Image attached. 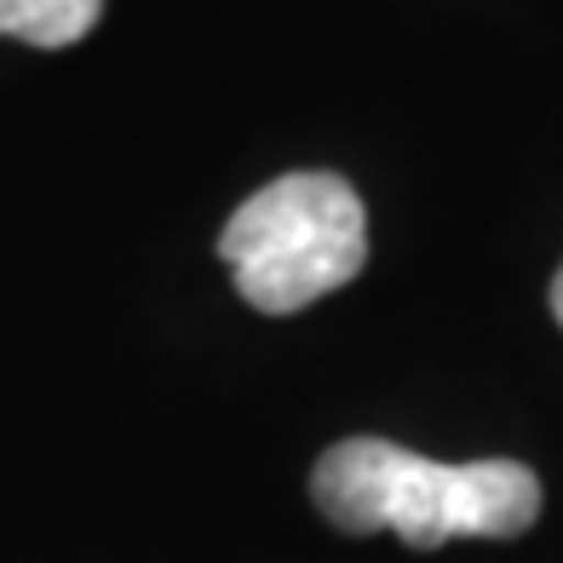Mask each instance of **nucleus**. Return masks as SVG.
Returning <instances> with one entry per match:
<instances>
[{"label":"nucleus","mask_w":563,"mask_h":563,"mask_svg":"<svg viewBox=\"0 0 563 563\" xmlns=\"http://www.w3.org/2000/svg\"><path fill=\"white\" fill-rule=\"evenodd\" d=\"M219 260L253 311L294 317L368 265L363 196L340 173H282L230 213Z\"/></svg>","instance_id":"f03ea898"},{"label":"nucleus","mask_w":563,"mask_h":563,"mask_svg":"<svg viewBox=\"0 0 563 563\" xmlns=\"http://www.w3.org/2000/svg\"><path fill=\"white\" fill-rule=\"evenodd\" d=\"M311 500L345 534L391 529L402 547L438 552L454 534L511 541L541 518V477L523 460H472L443 466L386 438H345L322 449Z\"/></svg>","instance_id":"f257e3e1"},{"label":"nucleus","mask_w":563,"mask_h":563,"mask_svg":"<svg viewBox=\"0 0 563 563\" xmlns=\"http://www.w3.org/2000/svg\"><path fill=\"white\" fill-rule=\"evenodd\" d=\"M552 317H558V328H563V271L552 276Z\"/></svg>","instance_id":"20e7f679"},{"label":"nucleus","mask_w":563,"mask_h":563,"mask_svg":"<svg viewBox=\"0 0 563 563\" xmlns=\"http://www.w3.org/2000/svg\"><path fill=\"white\" fill-rule=\"evenodd\" d=\"M104 18V0H0V35L30 46H75Z\"/></svg>","instance_id":"7ed1b4c3"}]
</instances>
